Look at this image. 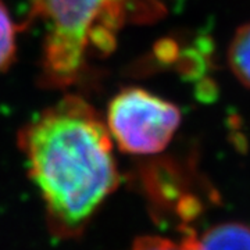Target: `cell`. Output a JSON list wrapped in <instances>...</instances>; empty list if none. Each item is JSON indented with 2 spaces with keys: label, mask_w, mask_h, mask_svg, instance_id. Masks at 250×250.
<instances>
[{
  "label": "cell",
  "mask_w": 250,
  "mask_h": 250,
  "mask_svg": "<svg viewBox=\"0 0 250 250\" xmlns=\"http://www.w3.org/2000/svg\"><path fill=\"white\" fill-rule=\"evenodd\" d=\"M113 143L103 118L75 95L43 110L20 131L18 146L54 233L71 238L82 232L117 189Z\"/></svg>",
  "instance_id": "1"
},
{
  "label": "cell",
  "mask_w": 250,
  "mask_h": 250,
  "mask_svg": "<svg viewBox=\"0 0 250 250\" xmlns=\"http://www.w3.org/2000/svg\"><path fill=\"white\" fill-rule=\"evenodd\" d=\"M181 124V110L142 88H125L110 102L106 125L113 142L125 153L150 156L163 152Z\"/></svg>",
  "instance_id": "2"
},
{
  "label": "cell",
  "mask_w": 250,
  "mask_h": 250,
  "mask_svg": "<svg viewBox=\"0 0 250 250\" xmlns=\"http://www.w3.org/2000/svg\"><path fill=\"white\" fill-rule=\"evenodd\" d=\"M196 250H250V227L239 223L215 225L196 238Z\"/></svg>",
  "instance_id": "3"
},
{
  "label": "cell",
  "mask_w": 250,
  "mask_h": 250,
  "mask_svg": "<svg viewBox=\"0 0 250 250\" xmlns=\"http://www.w3.org/2000/svg\"><path fill=\"white\" fill-rule=\"evenodd\" d=\"M228 62L236 80L250 89V22L235 32L228 49Z\"/></svg>",
  "instance_id": "4"
},
{
  "label": "cell",
  "mask_w": 250,
  "mask_h": 250,
  "mask_svg": "<svg viewBox=\"0 0 250 250\" xmlns=\"http://www.w3.org/2000/svg\"><path fill=\"white\" fill-rule=\"evenodd\" d=\"M17 35V24L3 0H0V72L6 71L16 59Z\"/></svg>",
  "instance_id": "5"
},
{
  "label": "cell",
  "mask_w": 250,
  "mask_h": 250,
  "mask_svg": "<svg viewBox=\"0 0 250 250\" xmlns=\"http://www.w3.org/2000/svg\"><path fill=\"white\" fill-rule=\"evenodd\" d=\"M124 7L131 22H150L161 17L164 7L161 0H114Z\"/></svg>",
  "instance_id": "6"
},
{
  "label": "cell",
  "mask_w": 250,
  "mask_h": 250,
  "mask_svg": "<svg viewBox=\"0 0 250 250\" xmlns=\"http://www.w3.org/2000/svg\"><path fill=\"white\" fill-rule=\"evenodd\" d=\"M131 250H196V238L188 235L181 241H172L163 236H141Z\"/></svg>",
  "instance_id": "7"
}]
</instances>
